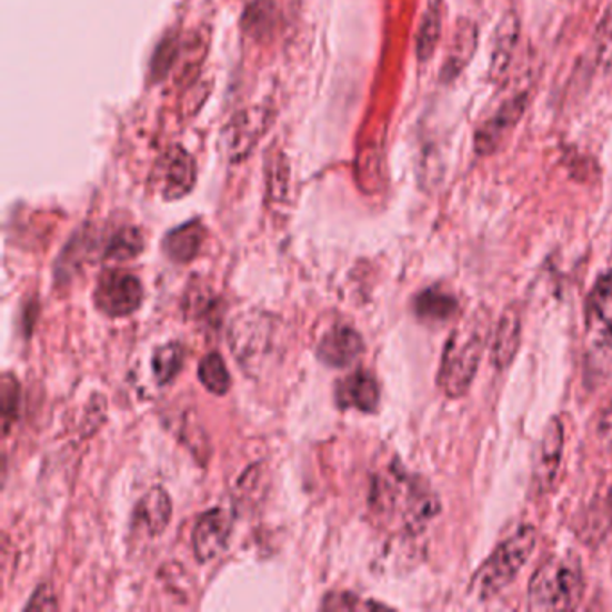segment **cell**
I'll list each match as a JSON object with an SVG mask.
<instances>
[{
	"instance_id": "cell-12",
	"label": "cell",
	"mask_w": 612,
	"mask_h": 612,
	"mask_svg": "<svg viewBox=\"0 0 612 612\" xmlns=\"http://www.w3.org/2000/svg\"><path fill=\"white\" fill-rule=\"evenodd\" d=\"M526 99L523 96L512 99L505 107H501L491 121H486L476 136V150L480 153H491L495 146L500 144L501 139L506 136V131L514 128L515 122L521 118Z\"/></svg>"
},
{
	"instance_id": "cell-1",
	"label": "cell",
	"mask_w": 612,
	"mask_h": 612,
	"mask_svg": "<svg viewBox=\"0 0 612 612\" xmlns=\"http://www.w3.org/2000/svg\"><path fill=\"white\" fill-rule=\"evenodd\" d=\"M486 345L485 320L472 319L454 329L445 343L437 383L449 399L469 392Z\"/></svg>"
},
{
	"instance_id": "cell-16",
	"label": "cell",
	"mask_w": 612,
	"mask_h": 612,
	"mask_svg": "<svg viewBox=\"0 0 612 612\" xmlns=\"http://www.w3.org/2000/svg\"><path fill=\"white\" fill-rule=\"evenodd\" d=\"M415 314L424 322H445L459 311V302L453 294L439 288H430L417 294Z\"/></svg>"
},
{
	"instance_id": "cell-14",
	"label": "cell",
	"mask_w": 612,
	"mask_h": 612,
	"mask_svg": "<svg viewBox=\"0 0 612 612\" xmlns=\"http://www.w3.org/2000/svg\"><path fill=\"white\" fill-rule=\"evenodd\" d=\"M205 239V229L198 221L182 224L171 230L164 239V252L169 259L178 264L191 262L200 253L201 244Z\"/></svg>"
},
{
	"instance_id": "cell-21",
	"label": "cell",
	"mask_w": 612,
	"mask_h": 612,
	"mask_svg": "<svg viewBox=\"0 0 612 612\" xmlns=\"http://www.w3.org/2000/svg\"><path fill=\"white\" fill-rule=\"evenodd\" d=\"M596 58L600 66L612 71V4L596 29Z\"/></svg>"
},
{
	"instance_id": "cell-2",
	"label": "cell",
	"mask_w": 612,
	"mask_h": 612,
	"mask_svg": "<svg viewBox=\"0 0 612 612\" xmlns=\"http://www.w3.org/2000/svg\"><path fill=\"white\" fill-rule=\"evenodd\" d=\"M372 505L379 510H393L401 506L404 529L419 533L440 512V501L430 485L419 478L407 476L392 469L389 478H381L372 492Z\"/></svg>"
},
{
	"instance_id": "cell-7",
	"label": "cell",
	"mask_w": 612,
	"mask_h": 612,
	"mask_svg": "<svg viewBox=\"0 0 612 612\" xmlns=\"http://www.w3.org/2000/svg\"><path fill=\"white\" fill-rule=\"evenodd\" d=\"M232 515L223 509H212L198 519L192 530V550L198 561L209 562L223 552L232 533Z\"/></svg>"
},
{
	"instance_id": "cell-6",
	"label": "cell",
	"mask_w": 612,
	"mask_h": 612,
	"mask_svg": "<svg viewBox=\"0 0 612 612\" xmlns=\"http://www.w3.org/2000/svg\"><path fill=\"white\" fill-rule=\"evenodd\" d=\"M564 449V425L561 419H550L539 440L538 453L533 460L532 483L538 494H546L555 483L561 468Z\"/></svg>"
},
{
	"instance_id": "cell-23",
	"label": "cell",
	"mask_w": 612,
	"mask_h": 612,
	"mask_svg": "<svg viewBox=\"0 0 612 612\" xmlns=\"http://www.w3.org/2000/svg\"><path fill=\"white\" fill-rule=\"evenodd\" d=\"M384 608L383 603L361 602L358 596L351 593L329 594L323 600L322 609H334V611H355V609Z\"/></svg>"
},
{
	"instance_id": "cell-22",
	"label": "cell",
	"mask_w": 612,
	"mask_h": 612,
	"mask_svg": "<svg viewBox=\"0 0 612 612\" xmlns=\"http://www.w3.org/2000/svg\"><path fill=\"white\" fill-rule=\"evenodd\" d=\"M19 383L10 374H6L4 381H2V417H4L6 433L10 430L11 422L14 421L17 412H19Z\"/></svg>"
},
{
	"instance_id": "cell-9",
	"label": "cell",
	"mask_w": 612,
	"mask_h": 612,
	"mask_svg": "<svg viewBox=\"0 0 612 612\" xmlns=\"http://www.w3.org/2000/svg\"><path fill=\"white\" fill-rule=\"evenodd\" d=\"M365 343L360 332L347 325H337L323 334L317 347V355L323 365L331 369H347L360 360Z\"/></svg>"
},
{
	"instance_id": "cell-8",
	"label": "cell",
	"mask_w": 612,
	"mask_h": 612,
	"mask_svg": "<svg viewBox=\"0 0 612 612\" xmlns=\"http://www.w3.org/2000/svg\"><path fill=\"white\" fill-rule=\"evenodd\" d=\"M585 328L599 345L612 347V270L600 277L589 293Z\"/></svg>"
},
{
	"instance_id": "cell-19",
	"label": "cell",
	"mask_w": 612,
	"mask_h": 612,
	"mask_svg": "<svg viewBox=\"0 0 612 612\" xmlns=\"http://www.w3.org/2000/svg\"><path fill=\"white\" fill-rule=\"evenodd\" d=\"M198 378H200L201 384L214 395H224L229 392L230 383H232L223 358L218 352H212L201 361Z\"/></svg>"
},
{
	"instance_id": "cell-5",
	"label": "cell",
	"mask_w": 612,
	"mask_h": 612,
	"mask_svg": "<svg viewBox=\"0 0 612 612\" xmlns=\"http://www.w3.org/2000/svg\"><path fill=\"white\" fill-rule=\"evenodd\" d=\"M144 291L136 275L124 271H110L101 277L94 291L99 311L108 317H128L141 308Z\"/></svg>"
},
{
	"instance_id": "cell-11",
	"label": "cell",
	"mask_w": 612,
	"mask_h": 612,
	"mask_svg": "<svg viewBox=\"0 0 612 612\" xmlns=\"http://www.w3.org/2000/svg\"><path fill=\"white\" fill-rule=\"evenodd\" d=\"M521 313L519 309L506 308L501 314L500 322L495 325L494 340H492V365L498 370H505L514 361L521 345Z\"/></svg>"
},
{
	"instance_id": "cell-13",
	"label": "cell",
	"mask_w": 612,
	"mask_h": 612,
	"mask_svg": "<svg viewBox=\"0 0 612 612\" xmlns=\"http://www.w3.org/2000/svg\"><path fill=\"white\" fill-rule=\"evenodd\" d=\"M164 183L162 192L165 200H180L194 188L197 182V168L191 157L183 150H173L169 153L164 165Z\"/></svg>"
},
{
	"instance_id": "cell-15",
	"label": "cell",
	"mask_w": 612,
	"mask_h": 612,
	"mask_svg": "<svg viewBox=\"0 0 612 612\" xmlns=\"http://www.w3.org/2000/svg\"><path fill=\"white\" fill-rule=\"evenodd\" d=\"M171 510L169 495L162 489H151L137 506L136 524L142 526L148 535H159L169 524Z\"/></svg>"
},
{
	"instance_id": "cell-20",
	"label": "cell",
	"mask_w": 612,
	"mask_h": 612,
	"mask_svg": "<svg viewBox=\"0 0 612 612\" xmlns=\"http://www.w3.org/2000/svg\"><path fill=\"white\" fill-rule=\"evenodd\" d=\"M144 241H142L141 232L137 229H121L118 234L113 235L104 250V258L112 261H128L142 252Z\"/></svg>"
},
{
	"instance_id": "cell-3",
	"label": "cell",
	"mask_w": 612,
	"mask_h": 612,
	"mask_svg": "<svg viewBox=\"0 0 612 612\" xmlns=\"http://www.w3.org/2000/svg\"><path fill=\"white\" fill-rule=\"evenodd\" d=\"M538 544V530L532 524L519 526L509 539L501 542L472 576L471 593L478 600H491L505 591L524 564L530 561Z\"/></svg>"
},
{
	"instance_id": "cell-25",
	"label": "cell",
	"mask_w": 612,
	"mask_h": 612,
	"mask_svg": "<svg viewBox=\"0 0 612 612\" xmlns=\"http://www.w3.org/2000/svg\"><path fill=\"white\" fill-rule=\"evenodd\" d=\"M609 503H611V506H612V485H611V491H609Z\"/></svg>"
},
{
	"instance_id": "cell-10",
	"label": "cell",
	"mask_w": 612,
	"mask_h": 612,
	"mask_svg": "<svg viewBox=\"0 0 612 612\" xmlns=\"http://www.w3.org/2000/svg\"><path fill=\"white\" fill-rule=\"evenodd\" d=\"M337 404L342 410H360L363 413H374L379 407V384L374 375L367 370H355L337 384Z\"/></svg>"
},
{
	"instance_id": "cell-17",
	"label": "cell",
	"mask_w": 612,
	"mask_h": 612,
	"mask_svg": "<svg viewBox=\"0 0 612 612\" xmlns=\"http://www.w3.org/2000/svg\"><path fill=\"white\" fill-rule=\"evenodd\" d=\"M183 363H185L183 347L180 343H165L154 351L151 360L154 379L159 384L171 383L182 372Z\"/></svg>"
},
{
	"instance_id": "cell-4",
	"label": "cell",
	"mask_w": 612,
	"mask_h": 612,
	"mask_svg": "<svg viewBox=\"0 0 612 612\" xmlns=\"http://www.w3.org/2000/svg\"><path fill=\"white\" fill-rule=\"evenodd\" d=\"M584 594L582 565L573 553L553 555L530 579L529 599L533 611H568Z\"/></svg>"
},
{
	"instance_id": "cell-18",
	"label": "cell",
	"mask_w": 612,
	"mask_h": 612,
	"mask_svg": "<svg viewBox=\"0 0 612 612\" xmlns=\"http://www.w3.org/2000/svg\"><path fill=\"white\" fill-rule=\"evenodd\" d=\"M442 4L440 0H431L428 10H425L424 19H422L421 31H419V38H417V51H419V58L422 61L435 51L437 42L440 38V26H442V11H440Z\"/></svg>"
},
{
	"instance_id": "cell-24",
	"label": "cell",
	"mask_w": 612,
	"mask_h": 612,
	"mask_svg": "<svg viewBox=\"0 0 612 612\" xmlns=\"http://www.w3.org/2000/svg\"><path fill=\"white\" fill-rule=\"evenodd\" d=\"M599 431L600 435L612 440V402L609 404L608 410L602 413V417H600Z\"/></svg>"
}]
</instances>
